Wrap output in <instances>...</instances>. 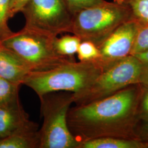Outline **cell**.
<instances>
[{"label":"cell","instance_id":"1","mask_svg":"<svg viewBox=\"0 0 148 148\" xmlns=\"http://www.w3.org/2000/svg\"><path fill=\"white\" fill-rule=\"evenodd\" d=\"M142 91V85L136 84L101 100L70 107V131L79 145L99 138L138 139L136 127Z\"/></svg>","mask_w":148,"mask_h":148},{"label":"cell","instance_id":"2","mask_svg":"<svg viewBox=\"0 0 148 148\" xmlns=\"http://www.w3.org/2000/svg\"><path fill=\"white\" fill-rule=\"evenodd\" d=\"M103 71L97 61L75 60L44 71H31L23 85L32 88L38 97L59 91L78 93L87 88Z\"/></svg>","mask_w":148,"mask_h":148},{"label":"cell","instance_id":"3","mask_svg":"<svg viewBox=\"0 0 148 148\" xmlns=\"http://www.w3.org/2000/svg\"><path fill=\"white\" fill-rule=\"evenodd\" d=\"M56 37L24 27L3 38L0 45L16 54L32 71H44L75 60L57 53L54 45Z\"/></svg>","mask_w":148,"mask_h":148},{"label":"cell","instance_id":"4","mask_svg":"<svg viewBox=\"0 0 148 148\" xmlns=\"http://www.w3.org/2000/svg\"><path fill=\"white\" fill-rule=\"evenodd\" d=\"M42 126L38 130L40 148H79L69 130L67 116L73 103V93L53 92L39 97Z\"/></svg>","mask_w":148,"mask_h":148},{"label":"cell","instance_id":"5","mask_svg":"<svg viewBox=\"0 0 148 148\" xmlns=\"http://www.w3.org/2000/svg\"><path fill=\"white\" fill-rule=\"evenodd\" d=\"M131 19L127 8L104 1L79 11L73 16L69 32L98 47L122 24Z\"/></svg>","mask_w":148,"mask_h":148},{"label":"cell","instance_id":"6","mask_svg":"<svg viewBox=\"0 0 148 148\" xmlns=\"http://www.w3.org/2000/svg\"><path fill=\"white\" fill-rule=\"evenodd\" d=\"M142 62L130 55L104 70L87 88L73 93V103L84 105L114 95L130 85L139 84Z\"/></svg>","mask_w":148,"mask_h":148},{"label":"cell","instance_id":"7","mask_svg":"<svg viewBox=\"0 0 148 148\" xmlns=\"http://www.w3.org/2000/svg\"><path fill=\"white\" fill-rule=\"evenodd\" d=\"M21 12L27 27L54 36L69 32L73 15L64 0H30Z\"/></svg>","mask_w":148,"mask_h":148},{"label":"cell","instance_id":"8","mask_svg":"<svg viewBox=\"0 0 148 148\" xmlns=\"http://www.w3.org/2000/svg\"><path fill=\"white\" fill-rule=\"evenodd\" d=\"M142 27L133 19L116 28L98 48L100 57L97 60L103 71L119 60L131 55L138 32Z\"/></svg>","mask_w":148,"mask_h":148},{"label":"cell","instance_id":"9","mask_svg":"<svg viewBox=\"0 0 148 148\" xmlns=\"http://www.w3.org/2000/svg\"><path fill=\"white\" fill-rule=\"evenodd\" d=\"M32 122L21 101L0 107V138L17 132L29 126Z\"/></svg>","mask_w":148,"mask_h":148},{"label":"cell","instance_id":"10","mask_svg":"<svg viewBox=\"0 0 148 148\" xmlns=\"http://www.w3.org/2000/svg\"><path fill=\"white\" fill-rule=\"evenodd\" d=\"M31 70L15 53L0 47V77L18 85H23Z\"/></svg>","mask_w":148,"mask_h":148},{"label":"cell","instance_id":"11","mask_svg":"<svg viewBox=\"0 0 148 148\" xmlns=\"http://www.w3.org/2000/svg\"><path fill=\"white\" fill-rule=\"evenodd\" d=\"M38 124L32 123L21 131L0 138V148H40Z\"/></svg>","mask_w":148,"mask_h":148},{"label":"cell","instance_id":"12","mask_svg":"<svg viewBox=\"0 0 148 148\" xmlns=\"http://www.w3.org/2000/svg\"><path fill=\"white\" fill-rule=\"evenodd\" d=\"M79 148H148V145L138 139L106 137L82 142Z\"/></svg>","mask_w":148,"mask_h":148},{"label":"cell","instance_id":"13","mask_svg":"<svg viewBox=\"0 0 148 148\" xmlns=\"http://www.w3.org/2000/svg\"><path fill=\"white\" fill-rule=\"evenodd\" d=\"M125 6L130 12L131 19L142 27L148 25V0H114Z\"/></svg>","mask_w":148,"mask_h":148},{"label":"cell","instance_id":"14","mask_svg":"<svg viewBox=\"0 0 148 148\" xmlns=\"http://www.w3.org/2000/svg\"><path fill=\"white\" fill-rule=\"evenodd\" d=\"M21 86L0 77V107L11 106L20 101L19 91Z\"/></svg>","mask_w":148,"mask_h":148},{"label":"cell","instance_id":"15","mask_svg":"<svg viewBox=\"0 0 148 148\" xmlns=\"http://www.w3.org/2000/svg\"><path fill=\"white\" fill-rule=\"evenodd\" d=\"M79 38L75 35H65L60 38L57 37L54 40V48L60 55L74 58V55L77 53L79 43Z\"/></svg>","mask_w":148,"mask_h":148},{"label":"cell","instance_id":"16","mask_svg":"<svg viewBox=\"0 0 148 148\" xmlns=\"http://www.w3.org/2000/svg\"><path fill=\"white\" fill-rule=\"evenodd\" d=\"M77 54L79 61H95L100 57L98 47L88 41H81Z\"/></svg>","mask_w":148,"mask_h":148},{"label":"cell","instance_id":"17","mask_svg":"<svg viewBox=\"0 0 148 148\" xmlns=\"http://www.w3.org/2000/svg\"><path fill=\"white\" fill-rule=\"evenodd\" d=\"M148 50V25L140 27L138 32L131 55H135Z\"/></svg>","mask_w":148,"mask_h":148},{"label":"cell","instance_id":"18","mask_svg":"<svg viewBox=\"0 0 148 148\" xmlns=\"http://www.w3.org/2000/svg\"><path fill=\"white\" fill-rule=\"evenodd\" d=\"M9 5L10 0H0V29L3 34V38L12 32L7 25V21L10 18Z\"/></svg>","mask_w":148,"mask_h":148},{"label":"cell","instance_id":"19","mask_svg":"<svg viewBox=\"0 0 148 148\" xmlns=\"http://www.w3.org/2000/svg\"><path fill=\"white\" fill-rule=\"evenodd\" d=\"M105 0H64L73 15L88 7L98 5Z\"/></svg>","mask_w":148,"mask_h":148},{"label":"cell","instance_id":"20","mask_svg":"<svg viewBox=\"0 0 148 148\" xmlns=\"http://www.w3.org/2000/svg\"><path fill=\"white\" fill-rule=\"evenodd\" d=\"M136 134L139 140L148 145V117L139 119L136 127Z\"/></svg>","mask_w":148,"mask_h":148},{"label":"cell","instance_id":"21","mask_svg":"<svg viewBox=\"0 0 148 148\" xmlns=\"http://www.w3.org/2000/svg\"><path fill=\"white\" fill-rule=\"evenodd\" d=\"M142 86V91L139 106V116L140 118L148 117V88Z\"/></svg>","mask_w":148,"mask_h":148},{"label":"cell","instance_id":"22","mask_svg":"<svg viewBox=\"0 0 148 148\" xmlns=\"http://www.w3.org/2000/svg\"><path fill=\"white\" fill-rule=\"evenodd\" d=\"M30 0H10L8 14L10 18L16 13L21 12Z\"/></svg>","mask_w":148,"mask_h":148},{"label":"cell","instance_id":"23","mask_svg":"<svg viewBox=\"0 0 148 148\" xmlns=\"http://www.w3.org/2000/svg\"><path fill=\"white\" fill-rule=\"evenodd\" d=\"M139 84L148 88V63H142Z\"/></svg>","mask_w":148,"mask_h":148},{"label":"cell","instance_id":"24","mask_svg":"<svg viewBox=\"0 0 148 148\" xmlns=\"http://www.w3.org/2000/svg\"><path fill=\"white\" fill-rule=\"evenodd\" d=\"M133 56H136L142 63H148V50Z\"/></svg>","mask_w":148,"mask_h":148},{"label":"cell","instance_id":"25","mask_svg":"<svg viewBox=\"0 0 148 148\" xmlns=\"http://www.w3.org/2000/svg\"><path fill=\"white\" fill-rule=\"evenodd\" d=\"M2 38H3V34H2V32L1 29H0V41H1V40Z\"/></svg>","mask_w":148,"mask_h":148},{"label":"cell","instance_id":"26","mask_svg":"<svg viewBox=\"0 0 148 148\" xmlns=\"http://www.w3.org/2000/svg\"><path fill=\"white\" fill-rule=\"evenodd\" d=\"M0 47H1V45H0Z\"/></svg>","mask_w":148,"mask_h":148}]
</instances>
